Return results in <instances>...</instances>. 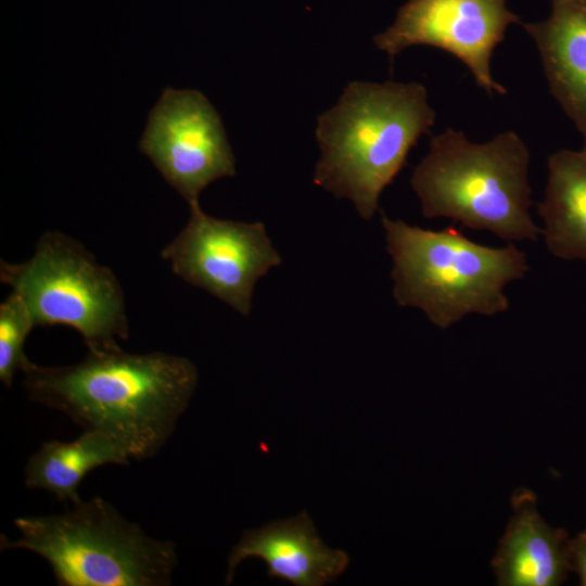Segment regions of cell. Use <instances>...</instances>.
<instances>
[{
    "label": "cell",
    "instance_id": "obj_11",
    "mask_svg": "<svg viewBox=\"0 0 586 586\" xmlns=\"http://www.w3.org/2000/svg\"><path fill=\"white\" fill-rule=\"evenodd\" d=\"M536 502V495L527 488L512 494L514 514L492 560L498 585L556 586L572 570L568 533L548 526Z\"/></svg>",
    "mask_w": 586,
    "mask_h": 586
},
{
    "label": "cell",
    "instance_id": "obj_13",
    "mask_svg": "<svg viewBox=\"0 0 586 586\" xmlns=\"http://www.w3.org/2000/svg\"><path fill=\"white\" fill-rule=\"evenodd\" d=\"M545 196L537 204L548 251L563 259L586 260V145L548 157Z\"/></svg>",
    "mask_w": 586,
    "mask_h": 586
},
{
    "label": "cell",
    "instance_id": "obj_9",
    "mask_svg": "<svg viewBox=\"0 0 586 586\" xmlns=\"http://www.w3.org/2000/svg\"><path fill=\"white\" fill-rule=\"evenodd\" d=\"M511 24H521L507 0H408L393 24L373 37L391 59L418 44L451 53L488 94L507 89L492 76L491 60Z\"/></svg>",
    "mask_w": 586,
    "mask_h": 586
},
{
    "label": "cell",
    "instance_id": "obj_2",
    "mask_svg": "<svg viewBox=\"0 0 586 586\" xmlns=\"http://www.w3.org/2000/svg\"><path fill=\"white\" fill-rule=\"evenodd\" d=\"M434 122L428 91L417 81L349 82L317 118L315 183L351 200L361 218H372L382 191Z\"/></svg>",
    "mask_w": 586,
    "mask_h": 586
},
{
    "label": "cell",
    "instance_id": "obj_6",
    "mask_svg": "<svg viewBox=\"0 0 586 586\" xmlns=\"http://www.w3.org/2000/svg\"><path fill=\"white\" fill-rule=\"evenodd\" d=\"M0 280L23 298L36 326L75 329L89 351L119 347L117 340L129 336L117 278L65 233H42L31 257L23 263L1 260Z\"/></svg>",
    "mask_w": 586,
    "mask_h": 586
},
{
    "label": "cell",
    "instance_id": "obj_14",
    "mask_svg": "<svg viewBox=\"0 0 586 586\" xmlns=\"http://www.w3.org/2000/svg\"><path fill=\"white\" fill-rule=\"evenodd\" d=\"M127 449L114 437L97 430H84L69 442L41 444L25 466L24 485L44 489L67 505L80 499L78 487L86 475L104 464H128Z\"/></svg>",
    "mask_w": 586,
    "mask_h": 586
},
{
    "label": "cell",
    "instance_id": "obj_12",
    "mask_svg": "<svg viewBox=\"0 0 586 586\" xmlns=\"http://www.w3.org/2000/svg\"><path fill=\"white\" fill-rule=\"evenodd\" d=\"M549 16L522 23L534 40L550 91L586 145V0H550Z\"/></svg>",
    "mask_w": 586,
    "mask_h": 586
},
{
    "label": "cell",
    "instance_id": "obj_8",
    "mask_svg": "<svg viewBox=\"0 0 586 586\" xmlns=\"http://www.w3.org/2000/svg\"><path fill=\"white\" fill-rule=\"evenodd\" d=\"M139 149L189 205L199 203L212 182L235 175L222 120L198 90L164 89L149 114Z\"/></svg>",
    "mask_w": 586,
    "mask_h": 586
},
{
    "label": "cell",
    "instance_id": "obj_5",
    "mask_svg": "<svg viewBox=\"0 0 586 586\" xmlns=\"http://www.w3.org/2000/svg\"><path fill=\"white\" fill-rule=\"evenodd\" d=\"M18 532L0 547L43 558L61 586H166L177 564L176 545L150 537L100 497L60 514L14 519Z\"/></svg>",
    "mask_w": 586,
    "mask_h": 586
},
{
    "label": "cell",
    "instance_id": "obj_3",
    "mask_svg": "<svg viewBox=\"0 0 586 586\" xmlns=\"http://www.w3.org/2000/svg\"><path fill=\"white\" fill-rule=\"evenodd\" d=\"M530 152L514 131L485 143L447 128L430 141L410 183L426 218L447 217L505 241H535L542 229L530 214Z\"/></svg>",
    "mask_w": 586,
    "mask_h": 586
},
{
    "label": "cell",
    "instance_id": "obj_10",
    "mask_svg": "<svg viewBox=\"0 0 586 586\" xmlns=\"http://www.w3.org/2000/svg\"><path fill=\"white\" fill-rule=\"evenodd\" d=\"M253 557L266 562L268 576L296 586L331 583L349 563L345 551L332 549L322 542L306 511L245 531L228 557L227 585L232 582L235 568Z\"/></svg>",
    "mask_w": 586,
    "mask_h": 586
},
{
    "label": "cell",
    "instance_id": "obj_7",
    "mask_svg": "<svg viewBox=\"0 0 586 586\" xmlns=\"http://www.w3.org/2000/svg\"><path fill=\"white\" fill-rule=\"evenodd\" d=\"M173 272L243 316L252 309L259 278L280 265L265 226L212 217L190 205L183 229L162 250Z\"/></svg>",
    "mask_w": 586,
    "mask_h": 586
},
{
    "label": "cell",
    "instance_id": "obj_4",
    "mask_svg": "<svg viewBox=\"0 0 586 586\" xmlns=\"http://www.w3.org/2000/svg\"><path fill=\"white\" fill-rule=\"evenodd\" d=\"M386 250L393 259V296L421 309L446 329L469 314L506 311L505 286L524 277L527 257L515 245L489 247L454 227L434 231L382 215Z\"/></svg>",
    "mask_w": 586,
    "mask_h": 586
},
{
    "label": "cell",
    "instance_id": "obj_15",
    "mask_svg": "<svg viewBox=\"0 0 586 586\" xmlns=\"http://www.w3.org/2000/svg\"><path fill=\"white\" fill-rule=\"evenodd\" d=\"M34 327L27 305L12 291L0 304V381L7 387L27 359L24 344Z\"/></svg>",
    "mask_w": 586,
    "mask_h": 586
},
{
    "label": "cell",
    "instance_id": "obj_16",
    "mask_svg": "<svg viewBox=\"0 0 586 586\" xmlns=\"http://www.w3.org/2000/svg\"><path fill=\"white\" fill-rule=\"evenodd\" d=\"M572 570L577 572L581 585L586 586V528L569 542Z\"/></svg>",
    "mask_w": 586,
    "mask_h": 586
},
{
    "label": "cell",
    "instance_id": "obj_1",
    "mask_svg": "<svg viewBox=\"0 0 586 586\" xmlns=\"http://www.w3.org/2000/svg\"><path fill=\"white\" fill-rule=\"evenodd\" d=\"M21 371L30 400L114 437L131 460L162 449L198 384L196 367L186 357L119 347L89 351L80 362L63 367L27 358Z\"/></svg>",
    "mask_w": 586,
    "mask_h": 586
}]
</instances>
